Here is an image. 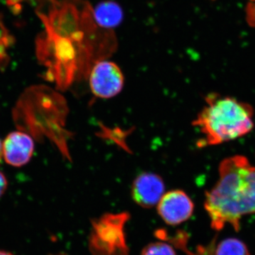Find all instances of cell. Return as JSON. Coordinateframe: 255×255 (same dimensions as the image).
Wrapping results in <instances>:
<instances>
[{"label":"cell","instance_id":"5b68a950","mask_svg":"<svg viewBox=\"0 0 255 255\" xmlns=\"http://www.w3.org/2000/svg\"><path fill=\"white\" fill-rule=\"evenodd\" d=\"M194 204L184 191L176 189L164 194L157 204V212L169 226H177L189 220Z\"/></svg>","mask_w":255,"mask_h":255},{"label":"cell","instance_id":"ba28073f","mask_svg":"<svg viewBox=\"0 0 255 255\" xmlns=\"http://www.w3.org/2000/svg\"><path fill=\"white\" fill-rule=\"evenodd\" d=\"M92 17L97 26L105 29H113L123 22L124 10L112 0L101 1L92 9Z\"/></svg>","mask_w":255,"mask_h":255},{"label":"cell","instance_id":"30bf717a","mask_svg":"<svg viewBox=\"0 0 255 255\" xmlns=\"http://www.w3.org/2000/svg\"><path fill=\"white\" fill-rule=\"evenodd\" d=\"M215 255H251L243 242L236 238L223 240L215 248Z\"/></svg>","mask_w":255,"mask_h":255},{"label":"cell","instance_id":"7c38bea8","mask_svg":"<svg viewBox=\"0 0 255 255\" xmlns=\"http://www.w3.org/2000/svg\"><path fill=\"white\" fill-rule=\"evenodd\" d=\"M246 18L251 26L255 27V0H248L246 6Z\"/></svg>","mask_w":255,"mask_h":255},{"label":"cell","instance_id":"9a60e30c","mask_svg":"<svg viewBox=\"0 0 255 255\" xmlns=\"http://www.w3.org/2000/svg\"><path fill=\"white\" fill-rule=\"evenodd\" d=\"M2 143H1V140H0V163H1V158H2Z\"/></svg>","mask_w":255,"mask_h":255},{"label":"cell","instance_id":"4fadbf2b","mask_svg":"<svg viewBox=\"0 0 255 255\" xmlns=\"http://www.w3.org/2000/svg\"><path fill=\"white\" fill-rule=\"evenodd\" d=\"M8 182L6 177L2 172H0V198L3 196L7 188Z\"/></svg>","mask_w":255,"mask_h":255},{"label":"cell","instance_id":"8992f818","mask_svg":"<svg viewBox=\"0 0 255 255\" xmlns=\"http://www.w3.org/2000/svg\"><path fill=\"white\" fill-rule=\"evenodd\" d=\"M165 186L160 176L152 172L139 174L132 184L131 196L135 203L145 209L158 204L164 194Z\"/></svg>","mask_w":255,"mask_h":255},{"label":"cell","instance_id":"2e32d148","mask_svg":"<svg viewBox=\"0 0 255 255\" xmlns=\"http://www.w3.org/2000/svg\"><path fill=\"white\" fill-rule=\"evenodd\" d=\"M0 255H13L8 252L0 251Z\"/></svg>","mask_w":255,"mask_h":255},{"label":"cell","instance_id":"8fae6325","mask_svg":"<svg viewBox=\"0 0 255 255\" xmlns=\"http://www.w3.org/2000/svg\"><path fill=\"white\" fill-rule=\"evenodd\" d=\"M141 255H177L174 248L165 242L150 243L142 249Z\"/></svg>","mask_w":255,"mask_h":255},{"label":"cell","instance_id":"277c9868","mask_svg":"<svg viewBox=\"0 0 255 255\" xmlns=\"http://www.w3.org/2000/svg\"><path fill=\"white\" fill-rule=\"evenodd\" d=\"M88 76L91 91L99 98H112L123 89V72L118 65L110 60L102 59L96 62Z\"/></svg>","mask_w":255,"mask_h":255},{"label":"cell","instance_id":"5bb4252c","mask_svg":"<svg viewBox=\"0 0 255 255\" xmlns=\"http://www.w3.org/2000/svg\"><path fill=\"white\" fill-rule=\"evenodd\" d=\"M21 1H23V0H8V3L10 5H16ZM35 1L38 3V4H41V3L44 2L46 0H35Z\"/></svg>","mask_w":255,"mask_h":255},{"label":"cell","instance_id":"7a4b0ae2","mask_svg":"<svg viewBox=\"0 0 255 255\" xmlns=\"http://www.w3.org/2000/svg\"><path fill=\"white\" fill-rule=\"evenodd\" d=\"M254 110L249 104L234 98L210 94L206 105L193 125L202 134L199 147L220 145L249 133L254 127Z\"/></svg>","mask_w":255,"mask_h":255},{"label":"cell","instance_id":"52a82bcc","mask_svg":"<svg viewBox=\"0 0 255 255\" xmlns=\"http://www.w3.org/2000/svg\"><path fill=\"white\" fill-rule=\"evenodd\" d=\"M34 151V142L23 132H10L2 143L3 157L6 163L21 167L29 162Z\"/></svg>","mask_w":255,"mask_h":255},{"label":"cell","instance_id":"9c48e42d","mask_svg":"<svg viewBox=\"0 0 255 255\" xmlns=\"http://www.w3.org/2000/svg\"><path fill=\"white\" fill-rule=\"evenodd\" d=\"M189 236L186 231L178 230L174 235H168L166 237V241L173 245L177 249L180 250L187 255H215L214 241L208 246H198L196 252L189 251L187 248Z\"/></svg>","mask_w":255,"mask_h":255},{"label":"cell","instance_id":"3957f363","mask_svg":"<svg viewBox=\"0 0 255 255\" xmlns=\"http://www.w3.org/2000/svg\"><path fill=\"white\" fill-rule=\"evenodd\" d=\"M128 212L102 215L92 221L89 247L92 255H129L125 226Z\"/></svg>","mask_w":255,"mask_h":255},{"label":"cell","instance_id":"6da1fadb","mask_svg":"<svg viewBox=\"0 0 255 255\" xmlns=\"http://www.w3.org/2000/svg\"><path fill=\"white\" fill-rule=\"evenodd\" d=\"M216 185L206 193L204 208L215 231L226 224L236 231L242 217L255 214V167L243 155L223 159Z\"/></svg>","mask_w":255,"mask_h":255}]
</instances>
